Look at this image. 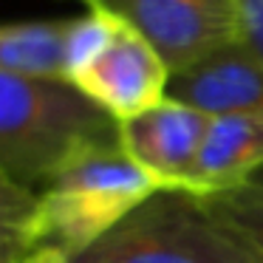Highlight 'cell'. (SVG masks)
<instances>
[{"instance_id":"3957f363","label":"cell","mask_w":263,"mask_h":263,"mask_svg":"<svg viewBox=\"0 0 263 263\" xmlns=\"http://www.w3.org/2000/svg\"><path fill=\"white\" fill-rule=\"evenodd\" d=\"M71 263H249L198 193L164 187Z\"/></svg>"},{"instance_id":"ba28073f","label":"cell","mask_w":263,"mask_h":263,"mask_svg":"<svg viewBox=\"0 0 263 263\" xmlns=\"http://www.w3.org/2000/svg\"><path fill=\"white\" fill-rule=\"evenodd\" d=\"M263 167V114L215 116L195 164L193 193H212L243 181Z\"/></svg>"},{"instance_id":"8992f818","label":"cell","mask_w":263,"mask_h":263,"mask_svg":"<svg viewBox=\"0 0 263 263\" xmlns=\"http://www.w3.org/2000/svg\"><path fill=\"white\" fill-rule=\"evenodd\" d=\"M212 116L167 97L156 108L119 122V142L125 153L147 170L161 187L193 190L204 136Z\"/></svg>"},{"instance_id":"7a4b0ae2","label":"cell","mask_w":263,"mask_h":263,"mask_svg":"<svg viewBox=\"0 0 263 263\" xmlns=\"http://www.w3.org/2000/svg\"><path fill=\"white\" fill-rule=\"evenodd\" d=\"M159 190L164 187L125 153L122 142L82 150L37 193L31 252L51 246L77 255Z\"/></svg>"},{"instance_id":"6da1fadb","label":"cell","mask_w":263,"mask_h":263,"mask_svg":"<svg viewBox=\"0 0 263 263\" xmlns=\"http://www.w3.org/2000/svg\"><path fill=\"white\" fill-rule=\"evenodd\" d=\"M119 142V122L77 85L0 74V173L40 193L82 150Z\"/></svg>"},{"instance_id":"277c9868","label":"cell","mask_w":263,"mask_h":263,"mask_svg":"<svg viewBox=\"0 0 263 263\" xmlns=\"http://www.w3.org/2000/svg\"><path fill=\"white\" fill-rule=\"evenodd\" d=\"M156 48L170 74L240 37L235 0H82Z\"/></svg>"},{"instance_id":"5bb4252c","label":"cell","mask_w":263,"mask_h":263,"mask_svg":"<svg viewBox=\"0 0 263 263\" xmlns=\"http://www.w3.org/2000/svg\"><path fill=\"white\" fill-rule=\"evenodd\" d=\"M20 263H71V257L60 249H51V246H40L31 255H26Z\"/></svg>"},{"instance_id":"7c38bea8","label":"cell","mask_w":263,"mask_h":263,"mask_svg":"<svg viewBox=\"0 0 263 263\" xmlns=\"http://www.w3.org/2000/svg\"><path fill=\"white\" fill-rule=\"evenodd\" d=\"M116 31L119 20L99 9H88L82 17H71L65 31V80L71 82L82 68H88L108 48Z\"/></svg>"},{"instance_id":"52a82bcc","label":"cell","mask_w":263,"mask_h":263,"mask_svg":"<svg viewBox=\"0 0 263 263\" xmlns=\"http://www.w3.org/2000/svg\"><path fill=\"white\" fill-rule=\"evenodd\" d=\"M167 97L204 110L206 116L263 114V57L243 40L221 48L170 77Z\"/></svg>"},{"instance_id":"5b68a950","label":"cell","mask_w":263,"mask_h":263,"mask_svg":"<svg viewBox=\"0 0 263 263\" xmlns=\"http://www.w3.org/2000/svg\"><path fill=\"white\" fill-rule=\"evenodd\" d=\"M170 68L136 31L119 23V31L88 68L71 80L91 102L116 122L133 119L167 99Z\"/></svg>"},{"instance_id":"4fadbf2b","label":"cell","mask_w":263,"mask_h":263,"mask_svg":"<svg viewBox=\"0 0 263 263\" xmlns=\"http://www.w3.org/2000/svg\"><path fill=\"white\" fill-rule=\"evenodd\" d=\"M240 37L263 57V0H235Z\"/></svg>"},{"instance_id":"9c48e42d","label":"cell","mask_w":263,"mask_h":263,"mask_svg":"<svg viewBox=\"0 0 263 263\" xmlns=\"http://www.w3.org/2000/svg\"><path fill=\"white\" fill-rule=\"evenodd\" d=\"M65 31L68 20L0 23V74L65 80Z\"/></svg>"},{"instance_id":"8fae6325","label":"cell","mask_w":263,"mask_h":263,"mask_svg":"<svg viewBox=\"0 0 263 263\" xmlns=\"http://www.w3.org/2000/svg\"><path fill=\"white\" fill-rule=\"evenodd\" d=\"M37 190L0 173V263H20L31 255V221Z\"/></svg>"},{"instance_id":"30bf717a","label":"cell","mask_w":263,"mask_h":263,"mask_svg":"<svg viewBox=\"0 0 263 263\" xmlns=\"http://www.w3.org/2000/svg\"><path fill=\"white\" fill-rule=\"evenodd\" d=\"M201 204L240 246L249 263H263V167L243 181L198 193Z\"/></svg>"}]
</instances>
